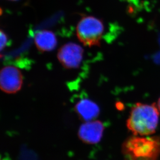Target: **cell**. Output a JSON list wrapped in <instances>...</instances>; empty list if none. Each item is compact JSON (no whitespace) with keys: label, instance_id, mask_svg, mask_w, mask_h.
Here are the masks:
<instances>
[{"label":"cell","instance_id":"1","mask_svg":"<svg viewBox=\"0 0 160 160\" xmlns=\"http://www.w3.org/2000/svg\"><path fill=\"white\" fill-rule=\"evenodd\" d=\"M159 117V109L155 103H137L132 108L127 127L133 135L150 136L156 132Z\"/></svg>","mask_w":160,"mask_h":160},{"label":"cell","instance_id":"2","mask_svg":"<svg viewBox=\"0 0 160 160\" xmlns=\"http://www.w3.org/2000/svg\"><path fill=\"white\" fill-rule=\"evenodd\" d=\"M124 160H158L160 156V137L133 135L122 146Z\"/></svg>","mask_w":160,"mask_h":160},{"label":"cell","instance_id":"3","mask_svg":"<svg viewBox=\"0 0 160 160\" xmlns=\"http://www.w3.org/2000/svg\"><path fill=\"white\" fill-rule=\"evenodd\" d=\"M104 30L102 20L93 16L84 15L77 24L76 35L85 46H100Z\"/></svg>","mask_w":160,"mask_h":160},{"label":"cell","instance_id":"4","mask_svg":"<svg viewBox=\"0 0 160 160\" xmlns=\"http://www.w3.org/2000/svg\"><path fill=\"white\" fill-rule=\"evenodd\" d=\"M83 49L75 42H69L60 48L57 57L61 65L67 69L78 68L83 59Z\"/></svg>","mask_w":160,"mask_h":160},{"label":"cell","instance_id":"5","mask_svg":"<svg viewBox=\"0 0 160 160\" xmlns=\"http://www.w3.org/2000/svg\"><path fill=\"white\" fill-rule=\"evenodd\" d=\"M22 83V74L18 68L7 66L2 69L0 87L3 92L8 94L15 93L21 89Z\"/></svg>","mask_w":160,"mask_h":160},{"label":"cell","instance_id":"6","mask_svg":"<svg viewBox=\"0 0 160 160\" xmlns=\"http://www.w3.org/2000/svg\"><path fill=\"white\" fill-rule=\"evenodd\" d=\"M104 130V126L101 121H88L80 126L78 131V137L85 143L96 144L101 140Z\"/></svg>","mask_w":160,"mask_h":160},{"label":"cell","instance_id":"7","mask_svg":"<svg viewBox=\"0 0 160 160\" xmlns=\"http://www.w3.org/2000/svg\"><path fill=\"white\" fill-rule=\"evenodd\" d=\"M75 111L81 119L88 122L93 121L98 117L100 108L97 103L85 98L80 100L75 105Z\"/></svg>","mask_w":160,"mask_h":160},{"label":"cell","instance_id":"8","mask_svg":"<svg viewBox=\"0 0 160 160\" xmlns=\"http://www.w3.org/2000/svg\"><path fill=\"white\" fill-rule=\"evenodd\" d=\"M34 42L38 50L42 52H51L57 45V38L53 32L42 30L36 33L34 36Z\"/></svg>","mask_w":160,"mask_h":160},{"label":"cell","instance_id":"9","mask_svg":"<svg viewBox=\"0 0 160 160\" xmlns=\"http://www.w3.org/2000/svg\"><path fill=\"white\" fill-rule=\"evenodd\" d=\"M1 34V51L4 49L8 45V38L6 33L2 30L0 32Z\"/></svg>","mask_w":160,"mask_h":160},{"label":"cell","instance_id":"10","mask_svg":"<svg viewBox=\"0 0 160 160\" xmlns=\"http://www.w3.org/2000/svg\"><path fill=\"white\" fill-rule=\"evenodd\" d=\"M157 106L158 108L159 109V111H160V97L159 98L158 101Z\"/></svg>","mask_w":160,"mask_h":160},{"label":"cell","instance_id":"11","mask_svg":"<svg viewBox=\"0 0 160 160\" xmlns=\"http://www.w3.org/2000/svg\"><path fill=\"white\" fill-rule=\"evenodd\" d=\"M8 1H17V0H8Z\"/></svg>","mask_w":160,"mask_h":160}]
</instances>
